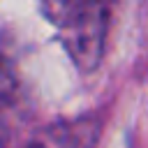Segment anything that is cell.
<instances>
[{
    "instance_id": "obj_1",
    "label": "cell",
    "mask_w": 148,
    "mask_h": 148,
    "mask_svg": "<svg viewBox=\"0 0 148 148\" xmlns=\"http://www.w3.org/2000/svg\"><path fill=\"white\" fill-rule=\"evenodd\" d=\"M39 5L58 28L72 62L81 72H92L104 58L109 35L106 0H39Z\"/></svg>"
}]
</instances>
